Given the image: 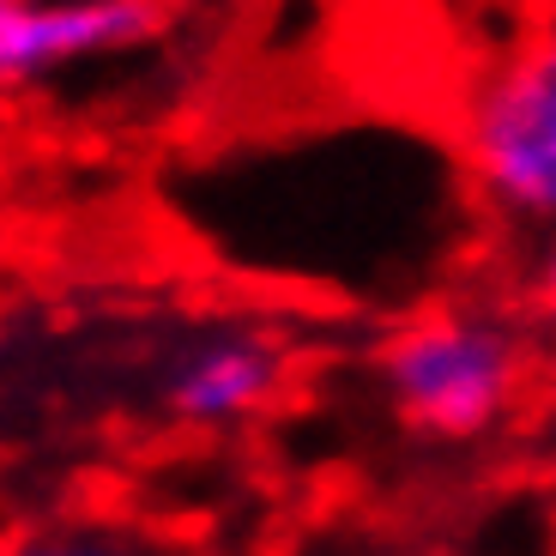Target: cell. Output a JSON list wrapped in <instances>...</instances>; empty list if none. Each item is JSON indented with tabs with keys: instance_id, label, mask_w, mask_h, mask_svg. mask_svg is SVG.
<instances>
[{
	"instance_id": "obj_2",
	"label": "cell",
	"mask_w": 556,
	"mask_h": 556,
	"mask_svg": "<svg viewBox=\"0 0 556 556\" xmlns=\"http://www.w3.org/2000/svg\"><path fill=\"white\" fill-rule=\"evenodd\" d=\"M466 176L515 224H556V25L515 42L466 98Z\"/></svg>"
},
{
	"instance_id": "obj_3",
	"label": "cell",
	"mask_w": 556,
	"mask_h": 556,
	"mask_svg": "<svg viewBox=\"0 0 556 556\" xmlns=\"http://www.w3.org/2000/svg\"><path fill=\"white\" fill-rule=\"evenodd\" d=\"M157 30V0H7L0 7V73L37 85L67 67L122 55Z\"/></svg>"
},
{
	"instance_id": "obj_5",
	"label": "cell",
	"mask_w": 556,
	"mask_h": 556,
	"mask_svg": "<svg viewBox=\"0 0 556 556\" xmlns=\"http://www.w3.org/2000/svg\"><path fill=\"white\" fill-rule=\"evenodd\" d=\"M7 556H134V551L91 544V539H25V544H13Z\"/></svg>"
},
{
	"instance_id": "obj_1",
	"label": "cell",
	"mask_w": 556,
	"mask_h": 556,
	"mask_svg": "<svg viewBox=\"0 0 556 556\" xmlns=\"http://www.w3.org/2000/svg\"><path fill=\"white\" fill-rule=\"evenodd\" d=\"M520 333L496 308L454 303L405 320L381 351V388L393 412L424 435L466 442L502 424L520 393Z\"/></svg>"
},
{
	"instance_id": "obj_6",
	"label": "cell",
	"mask_w": 556,
	"mask_h": 556,
	"mask_svg": "<svg viewBox=\"0 0 556 556\" xmlns=\"http://www.w3.org/2000/svg\"><path fill=\"white\" fill-rule=\"evenodd\" d=\"M532 291H539V303L556 315V237L544 242V254H539V273H532Z\"/></svg>"
},
{
	"instance_id": "obj_4",
	"label": "cell",
	"mask_w": 556,
	"mask_h": 556,
	"mask_svg": "<svg viewBox=\"0 0 556 556\" xmlns=\"http://www.w3.org/2000/svg\"><path fill=\"white\" fill-rule=\"evenodd\" d=\"M285 363L261 333H212L169 369V405L188 424H237L273 400Z\"/></svg>"
}]
</instances>
